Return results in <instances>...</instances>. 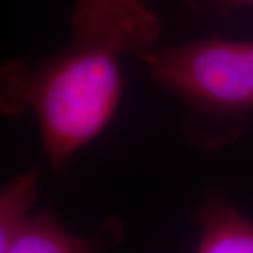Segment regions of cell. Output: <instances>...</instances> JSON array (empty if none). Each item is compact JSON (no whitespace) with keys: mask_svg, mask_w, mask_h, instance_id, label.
Listing matches in <instances>:
<instances>
[{"mask_svg":"<svg viewBox=\"0 0 253 253\" xmlns=\"http://www.w3.org/2000/svg\"><path fill=\"white\" fill-rule=\"evenodd\" d=\"M74 25L83 43L44 74L32 95L43 148L54 168L109 125L124 85L117 53L143 46L156 28L136 0H85Z\"/></svg>","mask_w":253,"mask_h":253,"instance_id":"1","label":"cell"},{"mask_svg":"<svg viewBox=\"0 0 253 253\" xmlns=\"http://www.w3.org/2000/svg\"><path fill=\"white\" fill-rule=\"evenodd\" d=\"M141 58L155 79L194 102L225 110L253 107V42L204 40Z\"/></svg>","mask_w":253,"mask_h":253,"instance_id":"2","label":"cell"},{"mask_svg":"<svg viewBox=\"0 0 253 253\" xmlns=\"http://www.w3.org/2000/svg\"><path fill=\"white\" fill-rule=\"evenodd\" d=\"M0 253H95V247L71 234L49 211H42L25 220Z\"/></svg>","mask_w":253,"mask_h":253,"instance_id":"3","label":"cell"},{"mask_svg":"<svg viewBox=\"0 0 253 253\" xmlns=\"http://www.w3.org/2000/svg\"><path fill=\"white\" fill-rule=\"evenodd\" d=\"M201 224L196 253H253V222L234 206L212 202L201 212Z\"/></svg>","mask_w":253,"mask_h":253,"instance_id":"4","label":"cell"},{"mask_svg":"<svg viewBox=\"0 0 253 253\" xmlns=\"http://www.w3.org/2000/svg\"><path fill=\"white\" fill-rule=\"evenodd\" d=\"M37 171H28L15 178L0 196V249L13 239L28 219L37 199Z\"/></svg>","mask_w":253,"mask_h":253,"instance_id":"5","label":"cell"},{"mask_svg":"<svg viewBox=\"0 0 253 253\" xmlns=\"http://www.w3.org/2000/svg\"><path fill=\"white\" fill-rule=\"evenodd\" d=\"M239 2H253V0H239Z\"/></svg>","mask_w":253,"mask_h":253,"instance_id":"6","label":"cell"}]
</instances>
